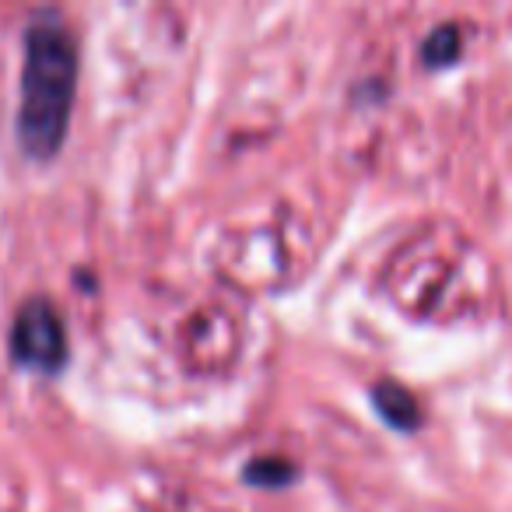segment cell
Instances as JSON below:
<instances>
[{
  "mask_svg": "<svg viewBox=\"0 0 512 512\" xmlns=\"http://www.w3.org/2000/svg\"><path fill=\"white\" fill-rule=\"evenodd\" d=\"M78 88V43L60 18H36L25 32L18 141L32 158H53L71 127Z\"/></svg>",
  "mask_w": 512,
  "mask_h": 512,
  "instance_id": "6da1fadb",
  "label": "cell"
},
{
  "mask_svg": "<svg viewBox=\"0 0 512 512\" xmlns=\"http://www.w3.org/2000/svg\"><path fill=\"white\" fill-rule=\"evenodd\" d=\"M11 351L22 365L57 372L67 358V330L50 299H29L11 323Z\"/></svg>",
  "mask_w": 512,
  "mask_h": 512,
  "instance_id": "7a4b0ae2",
  "label": "cell"
},
{
  "mask_svg": "<svg viewBox=\"0 0 512 512\" xmlns=\"http://www.w3.org/2000/svg\"><path fill=\"white\" fill-rule=\"evenodd\" d=\"M372 400H376L379 414H383L390 425H397V428H414V425H418V400H414V393L404 390V386L379 383L376 390H372Z\"/></svg>",
  "mask_w": 512,
  "mask_h": 512,
  "instance_id": "3957f363",
  "label": "cell"
},
{
  "mask_svg": "<svg viewBox=\"0 0 512 512\" xmlns=\"http://www.w3.org/2000/svg\"><path fill=\"white\" fill-rule=\"evenodd\" d=\"M456 50H460V32H456L453 25H442L425 43V60L428 64H446V60L456 57Z\"/></svg>",
  "mask_w": 512,
  "mask_h": 512,
  "instance_id": "277c9868",
  "label": "cell"
}]
</instances>
